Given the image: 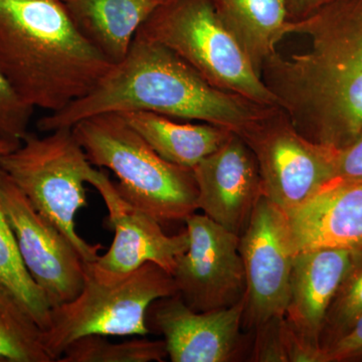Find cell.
<instances>
[{"mask_svg": "<svg viewBox=\"0 0 362 362\" xmlns=\"http://www.w3.org/2000/svg\"><path fill=\"white\" fill-rule=\"evenodd\" d=\"M337 0H286L292 21L302 20Z\"/></svg>", "mask_w": 362, "mask_h": 362, "instance_id": "cell-27", "label": "cell"}, {"mask_svg": "<svg viewBox=\"0 0 362 362\" xmlns=\"http://www.w3.org/2000/svg\"><path fill=\"white\" fill-rule=\"evenodd\" d=\"M337 177L362 182V132L337 151Z\"/></svg>", "mask_w": 362, "mask_h": 362, "instance_id": "cell-26", "label": "cell"}, {"mask_svg": "<svg viewBox=\"0 0 362 362\" xmlns=\"http://www.w3.org/2000/svg\"><path fill=\"white\" fill-rule=\"evenodd\" d=\"M218 16L244 47L261 75L276 47L289 35L292 18L286 0H213Z\"/></svg>", "mask_w": 362, "mask_h": 362, "instance_id": "cell-19", "label": "cell"}, {"mask_svg": "<svg viewBox=\"0 0 362 362\" xmlns=\"http://www.w3.org/2000/svg\"><path fill=\"white\" fill-rule=\"evenodd\" d=\"M42 334L25 305L0 282V362H54Z\"/></svg>", "mask_w": 362, "mask_h": 362, "instance_id": "cell-20", "label": "cell"}, {"mask_svg": "<svg viewBox=\"0 0 362 362\" xmlns=\"http://www.w3.org/2000/svg\"><path fill=\"white\" fill-rule=\"evenodd\" d=\"M239 249L247 285L243 328L257 331L284 318L295 257L284 211L264 195L240 235Z\"/></svg>", "mask_w": 362, "mask_h": 362, "instance_id": "cell-9", "label": "cell"}, {"mask_svg": "<svg viewBox=\"0 0 362 362\" xmlns=\"http://www.w3.org/2000/svg\"><path fill=\"white\" fill-rule=\"evenodd\" d=\"M192 171L199 190L197 211L240 237L264 195L251 148L233 132Z\"/></svg>", "mask_w": 362, "mask_h": 362, "instance_id": "cell-14", "label": "cell"}, {"mask_svg": "<svg viewBox=\"0 0 362 362\" xmlns=\"http://www.w3.org/2000/svg\"><path fill=\"white\" fill-rule=\"evenodd\" d=\"M59 1H62V2H63V1H64V0H59Z\"/></svg>", "mask_w": 362, "mask_h": 362, "instance_id": "cell-29", "label": "cell"}, {"mask_svg": "<svg viewBox=\"0 0 362 362\" xmlns=\"http://www.w3.org/2000/svg\"><path fill=\"white\" fill-rule=\"evenodd\" d=\"M0 189L23 263L52 308L75 299L85 283L80 252L58 226L35 211L1 168Z\"/></svg>", "mask_w": 362, "mask_h": 362, "instance_id": "cell-12", "label": "cell"}, {"mask_svg": "<svg viewBox=\"0 0 362 362\" xmlns=\"http://www.w3.org/2000/svg\"><path fill=\"white\" fill-rule=\"evenodd\" d=\"M176 294L173 275L151 262L115 283L100 282L85 269L80 294L52 308L51 323L42 334L45 350L57 362L69 344L87 335L145 337L150 333V305Z\"/></svg>", "mask_w": 362, "mask_h": 362, "instance_id": "cell-7", "label": "cell"}, {"mask_svg": "<svg viewBox=\"0 0 362 362\" xmlns=\"http://www.w3.org/2000/svg\"><path fill=\"white\" fill-rule=\"evenodd\" d=\"M71 130L90 164L113 171L119 194L161 226L185 223L197 213L199 190L192 169L159 156L121 114L88 117Z\"/></svg>", "mask_w": 362, "mask_h": 362, "instance_id": "cell-4", "label": "cell"}, {"mask_svg": "<svg viewBox=\"0 0 362 362\" xmlns=\"http://www.w3.org/2000/svg\"><path fill=\"white\" fill-rule=\"evenodd\" d=\"M90 164L71 128H61L45 137L26 136L20 147L0 158V168L28 202L52 221L75 246L85 263H93L103 249L86 242L76 230V214L87 206L84 185Z\"/></svg>", "mask_w": 362, "mask_h": 362, "instance_id": "cell-6", "label": "cell"}, {"mask_svg": "<svg viewBox=\"0 0 362 362\" xmlns=\"http://www.w3.org/2000/svg\"><path fill=\"white\" fill-rule=\"evenodd\" d=\"M357 251L318 249L295 255L284 318L308 362H322L320 337L324 322Z\"/></svg>", "mask_w": 362, "mask_h": 362, "instance_id": "cell-15", "label": "cell"}, {"mask_svg": "<svg viewBox=\"0 0 362 362\" xmlns=\"http://www.w3.org/2000/svg\"><path fill=\"white\" fill-rule=\"evenodd\" d=\"M119 114L159 156L181 168H194L233 133L213 124L178 123L152 112Z\"/></svg>", "mask_w": 362, "mask_h": 362, "instance_id": "cell-18", "label": "cell"}, {"mask_svg": "<svg viewBox=\"0 0 362 362\" xmlns=\"http://www.w3.org/2000/svg\"><path fill=\"white\" fill-rule=\"evenodd\" d=\"M290 33L306 35L308 51L263 66L266 85L290 122L311 141L341 149L362 132V0H337Z\"/></svg>", "mask_w": 362, "mask_h": 362, "instance_id": "cell-1", "label": "cell"}, {"mask_svg": "<svg viewBox=\"0 0 362 362\" xmlns=\"http://www.w3.org/2000/svg\"><path fill=\"white\" fill-rule=\"evenodd\" d=\"M21 142L14 141V140L7 139L0 136V158L11 153L13 150L20 147Z\"/></svg>", "mask_w": 362, "mask_h": 362, "instance_id": "cell-28", "label": "cell"}, {"mask_svg": "<svg viewBox=\"0 0 362 362\" xmlns=\"http://www.w3.org/2000/svg\"><path fill=\"white\" fill-rule=\"evenodd\" d=\"M259 105L209 84L173 51L136 35L129 52L85 96L42 117V132L71 128L88 117L145 111L221 126L242 135L266 113Z\"/></svg>", "mask_w": 362, "mask_h": 362, "instance_id": "cell-2", "label": "cell"}, {"mask_svg": "<svg viewBox=\"0 0 362 362\" xmlns=\"http://www.w3.org/2000/svg\"><path fill=\"white\" fill-rule=\"evenodd\" d=\"M256 158L264 197L284 213L337 178V151L311 141L290 121L263 119L240 135Z\"/></svg>", "mask_w": 362, "mask_h": 362, "instance_id": "cell-8", "label": "cell"}, {"mask_svg": "<svg viewBox=\"0 0 362 362\" xmlns=\"http://www.w3.org/2000/svg\"><path fill=\"white\" fill-rule=\"evenodd\" d=\"M285 214L295 255L318 249H362V182L334 178Z\"/></svg>", "mask_w": 362, "mask_h": 362, "instance_id": "cell-16", "label": "cell"}, {"mask_svg": "<svg viewBox=\"0 0 362 362\" xmlns=\"http://www.w3.org/2000/svg\"><path fill=\"white\" fill-rule=\"evenodd\" d=\"M33 110L0 70V136L23 142L30 134L28 126Z\"/></svg>", "mask_w": 362, "mask_h": 362, "instance_id": "cell-24", "label": "cell"}, {"mask_svg": "<svg viewBox=\"0 0 362 362\" xmlns=\"http://www.w3.org/2000/svg\"><path fill=\"white\" fill-rule=\"evenodd\" d=\"M0 282L25 305L42 329L51 323V305L23 263L18 240L2 204L0 189Z\"/></svg>", "mask_w": 362, "mask_h": 362, "instance_id": "cell-21", "label": "cell"}, {"mask_svg": "<svg viewBox=\"0 0 362 362\" xmlns=\"http://www.w3.org/2000/svg\"><path fill=\"white\" fill-rule=\"evenodd\" d=\"M168 357L164 340L110 342L103 335H87L71 342L57 362H162Z\"/></svg>", "mask_w": 362, "mask_h": 362, "instance_id": "cell-22", "label": "cell"}, {"mask_svg": "<svg viewBox=\"0 0 362 362\" xmlns=\"http://www.w3.org/2000/svg\"><path fill=\"white\" fill-rule=\"evenodd\" d=\"M245 299L228 308L197 312L180 295L159 298L150 305L146 325L163 337L173 362H233L247 351L243 334Z\"/></svg>", "mask_w": 362, "mask_h": 362, "instance_id": "cell-13", "label": "cell"}, {"mask_svg": "<svg viewBox=\"0 0 362 362\" xmlns=\"http://www.w3.org/2000/svg\"><path fill=\"white\" fill-rule=\"evenodd\" d=\"M166 0H64L71 20L112 64L125 58L138 30Z\"/></svg>", "mask_w": 362, "mask_h": 362, "instance_id": "cell-17", "label": "cell"}, {"mask_svg": "<svg viewBox=\"0 0 362 362\" xmlns=\"http://www.w3.org/2000/svg\"><path fill=\"white\" fill-rule=\"evenodd\" d=\"M137 35L168 47L214 87L264 108L278 106L213 0H166Z\"/></svg>", "mask_w": 362, "mask_h": 362, "instance_id": "cell-5", "label": "cell"}, {"mask_svg": "<svg viewBox=\"0 0 362 362\" xmlns=\"http://www.w3.org/2000/svg\"><path fill=\"white\" fill-rule=\"evenodd\" d=\"M189 244L173 272L177 294L192 310L228 308L245 299L246 274L240 237L206 214L185 220Z\"/></svg>", "mask_w": 362, "mask_h": 362, "instance_id": "cell-10", "label": "cell"}, {"mask_svg": "<svg viewBox=\"0 0 362 362\" xmlns=\"http://www.w3.org/2000/svg\"><path fill=\"white\" fill-rule=\"evenodd\" d=\"M88 183L96 188L106 204L105 226L113 230L115 237L104 256L85 263L86 271L100 282L115 283L151 262L173 275L176 259L189 244L187 228L178 235H166L158 221L119 194L103 170L93 168Z\"/></svg>", "mask_w": 362, "mask_h": 362, "instance_id": "cell-11", "label": "cell"}, {"mask_svg": "<svg viewBox=\"0 0 362 362\" xmlns=\"http://www.w3.org/2000/svg\"><path fill=\"white\" fill-rule=\"evenodd\" d=\"M362 359V314L345 334L323 350L322 362L356 361Z\"/></svg>", "mask_w": 362, "mask_h": 362, "instance_id": "cell-25", "label": "cell"}, {"mask_svg": "<svg viewBox=\"0 0 362 362\" xmlns=\"http://www.w3.org/2000/svg\"><path fill=\"white\" fill-rule=\"evenodd\" d=\"M362 314V249L343 280L327 316L320 337V347L327 349L350 329ZM323 357V356H322Z\"/></svg>", "mask_w": 362, "mask_h": 362, "instance_id": "cell-23", "label": "cell"}, {"mask_svg": "<svg viewBox=\"0 0 362 362\" xmlns=\"http://www.w3.org/2000/svg\"><path fill=\"white\" fill-rule=\"evenodd\" d=\"M112 65L59 0H0V70L33 108L62 110Z\"/></svg>", "mask_w": 362, "mask_h": 362, "instance_id": "cell-3", "label": "cell"}]
</instances>
